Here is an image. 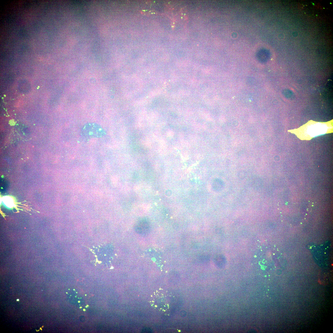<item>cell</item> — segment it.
<instances>
[{"instance_id": "6da1fadb", "label": "cell", "mask_w": 333, "mask_h": 333, "mask_svg": "<svg viewBox=\"0 0 333 333\" xmlns=\"http://www.w3.org/2000/svg\"><path fill=\"white\" fill-rule=\"evenodd\" d=\"M151 302L154 309L163 312L167 311L170 307L168 294L162 290L154 293Z\"/></svg>"}]
</instances>
